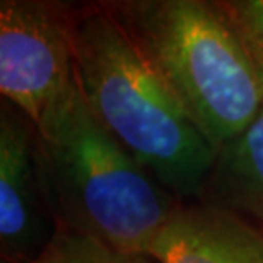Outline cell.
<instances>
[{
  "instance_id": "7a4b0ae2",
  "label": "cell",
  "mask_w": 263,
  "mask_h": 263,
  "mask_svg": "<svg viewBox=\"0 0 263 263\" xmlns=\"http://www.w3.org/2000/svg\"><path fill=\"white\" fill-rule=\"evenodd\" d=\"M36 128L38 161L59 229L149 256L183 200L149 175L98 122L77 79Z\"/></svg>"
},
{
  "instance_id": "3957f363",
  "label": "cell",
  "mask_w": 263,
  "mask_h": 263,
  "mask_svg": "<svg viewBox=\"0 0 263 263\" xmlns=\"http://www.w3.org/2000/svg\"><path fill=\"white\" fill-rule=\"evenodd\" d=\"M219 152L263 108V86L220 2H106Z\"/></svg>"
},
{
  "instance_id": "5b68a950",
  "label": "cell",
  "mask_w": 263,
  "mask_h": 263,
  "mask_svg": "<svg viewBox=\"0 0 263 263\" xmlns=\"http://www.w3.org/2000/svg\"><path fill=\"white\" fill-rule=\"evenodd\" d=\"M59 224L38 161L34 125L12 104L0 103V258L33 260L46 248Z\"/></svg>"
},
{
  "instance_id": "ba28073f",
  "label": "cell",
  "mask_w": 263,
  "mask_h": 263,
  "mask_svg": "<svg viewBox=\"0 0 263 263\" xmlns=\"http://www.w3.org/2000/svg\"><path fill=\"white\" fill-rule=\"evenodd\" d=\"M23 263H154L149 256L128 255L68 229H59L46 248Z\"/></svg>"
},
{
  "instance_id": "52a82bcc",
  "label": "cell",
  "mask_w": 263,
  "mask_h": 263,
  "mask_svg": "<svg viewBox=\"0 0 263 263\" xmlns=\"http://www.w3.org/2000/svg\"><path fill=\"white\" fill-rule=\"evenodd\" d=\"M200 200L228 209L263 231V108L243 134L219 149Z\"/></svg>"
},
{
  "instance_id": "277c9868",
  "label": "cell",
  "mask_w": 263,
  "mask_h": 263,
  "mask_svg": "<svg viewBox=\"0 0 263 263\" xmlns=\"http://www.w3.org/2000/svg\"><path fill=\"white\" fill-rule=\"evenodd\" d=\"M76 82L68 4L0 2V94L34 127Z\"/></svg>"
},
{
  "instance_id": "9c48e42d",
  "label": "cell",
  "mask_w": 263,
  "mask_h": 263,
  "mask_svg": "<svg viewBox=\"0 0 263 263\" xmlns=\"http://www.w3.org/2000/svg\"><path fill=\"white\" fill-rule=\"evenodd\" d=\"M220 5L263 86V0H222Z\"/></svg>"
},
{
  "instance_id": "8992f818",
  "label": "cell",
  "mask_w": 263,
  "mask_h": 263,
  "mask_svg": "<svg viewBox=\"0 0 263 263\" xmlns=\"http://www.w3.org/2000/svg\"><path fill=\"white\" fill-rule=\"evenodd\" d=\"M154 263H263V231L215 203H181L149 250Z\"/></svg>"
},
{
  "instance_id": "6da1fadb",
  "label": "cell",
  "mask_w": 263,
  "mask_h": 263,
  "mask_svg": "<svg viewBox=\"0 0 263 263\" xmlns=\"http://www.w3.org/2000/svg\"><path fill=\"white\" fill-rule=\"evenodd\" d=\"M77 86L120 145L180 200L202 198L217 151L106 2L68 4Z\"/></svg>"
}]
</instances>
